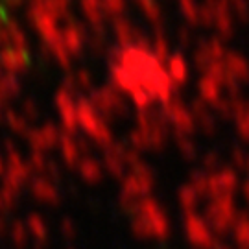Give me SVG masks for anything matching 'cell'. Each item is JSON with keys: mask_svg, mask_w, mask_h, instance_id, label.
<instances>
[{"mask_svg": "<svg viewBox=\"0 0 249 249\" xmlns=\"http://www.w3.org/2000/svg\"><path fill=\"white\" fill-rule=\"evenodd\" d=\"M11 17H13V13H11V8H9V2L8 0H0V34L8 28Z\"/></svg>", "mask_w": 249, "mask_h": 249, "instance_id": "1", "label": "cell"}]
</instances>
